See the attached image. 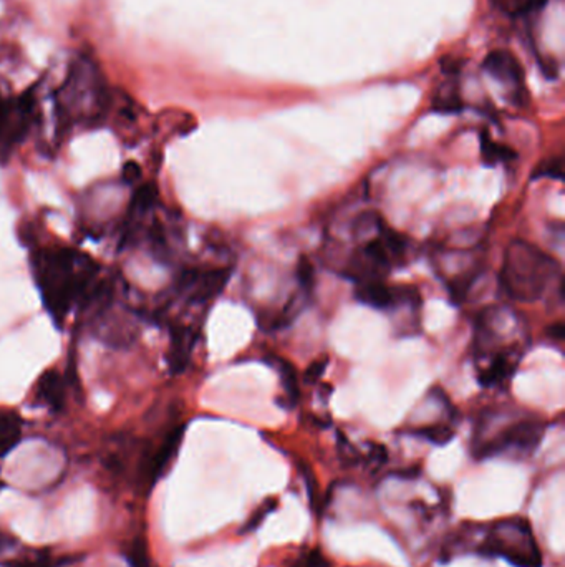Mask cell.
<instances>
[{
  "label": "cell",
  "mask_w": 565,
  "mask_h": 567,
  "mask_svg": "<svg viewBox=\"0 0 565 567\" xmlns=\"http://www.w3.org/2000/svg\"><path fill=\"white\" fill-rule=\"evenodd\" d=\"M30 264L44 308L56 326L84 302L98 279V264L72 248H42L32 254Z\"/></svg>",
  "instance_id": "obj_1"
},
{
  "label": "cell",
  "mask_w": 565,
  "mask_h": 567,
  "mask_svg": "<svg viewBox=\"0 0 565 567\" xmlns=\"http://www.w3.org/2000/svg\"><path fill=\"white\" fill-rule=\"evenodd\" d=\"M526 326L508 308H491L482 312L474 332V354L479 381L496 387L510 379L526 354Z\"/></svg>",
  "instance_id": "obj_2"
},
{
  "label": "cell",
  "mask_w": 565,
  "mask_h": 567,
  "mask_svg": "<svg viewBox=\"0 0 565 567\" xmlns=\"http://www.w3.org/2000/svg\"><path fill=\"white\" fill-rule=\"evenodd\" d=\"M108 90L98 68L90 60L80 58L56 95L58 133L64 135L75 125H98L108 112Z\"/></svg>",
  "instance_id": "obj_3"
},
{
  "label": "cell",
  "mask_w": 565,
  "mask_h": 567,
  "mask_svg": "<svg viewBox=\"0 0 565 567\" xmlns=\"http://www.w3.org/2000/svg\"><path fill=\"white\" fill-rule=\"evenodd\" d=\"M559 274V262L534 244L522 239L510 242L504 252L499 280L508 298L536 302Z\"/></svg>",
  "instance_id": "obj_4"
},
{
  "label": "cell",
  "mask_w": 565,
  "mask_h": 567,
  "mask_svg": "<svg viewBox=\"0 0 565 567\" xmlns=\"http://www.w3.org/2000/svg\"><path fill=\"white\" fill-rule=\"evenodd\" d=\"M478 551L484 556L506 559L516 567H540L542 554L529 522L522 518H510L496 522L488 531Z\"/></svg>",
  "instance_id": "obj_5"
},
{
  "label": "cell",
  "mask_w": 565,
  "mask_h": 567,
  "mask_svg": "<svg viewBox=\"0 0 565 567\" xmlns=\"http://www.w3.org/2000/svg\"><path fill=\"white\" fill-rule=\"evenodd\" d=\"M546 433V425L539 420H518L502 428L494 437L476 441L474 455L492 458L498 455L529 456L536 451Z\"/></svg>",
  "instance_id": "obj_6"
},
{
  "label": "cell",
  "mask_w": 565,
  "mask_h": 567,
  "mask_svg": "<svg viewBox=\"0 0 565 567\" xmlns=\"http://www.w3.org/2000/svg\"><path fill=\"white\" fill-rule=\"evenodd\" d=\"M35 116V95L27 92L19 98H0V157H7L19 147L30 131Z\"/></svg>",
  "instance_id": "obj_7"
},
{
  "label": "cell",
  "mask_w": 565,
  "mask_h": 567,
  "mask_svg": "<svg viewBox=\"0 0 565 567\" xmlns=\"http://www.w3.org/2000/svg\"><path fill=\"white\" fill-rule=\"evenodd\" d=\"M355 298L370 308L389 310L417 299L418 294L415 289L388 288L381 280H363L357 282Z\"/></svg>",
  "instance_id": "obj_8"
},
{
  "label": "cell",
  "mask_w": 565,
  "mask_h": 567,
  "mask_svg": "<svg viewBox=\"0 0 565 567\" xmlns=\"http://www.w3.org/2000/svg\"><path fill=\"white\" fill-rule=\"evenodd\" d=\"M185 437V425L181 427L173 428L169 433H167L163 443L159 445L158 450L151 455L148 463L143 468V478L146 484H155L158 481L159 478L165 474L171 461L175 460L177 450L181 447V441Z\"/></svg>",
  "instance_id": "obj_9"
},
{
  "label": "cell",
  "mask_w": 565,
  "mask_h": 567,
  "mask_svg": "<svg viewBox=\"0 0 565 567\" xmlns=\"http://www.w3.org/2000/svg\"><path fill=\"white\" fill-rule=\"evenodd\" d=\"M482 66L496 80L510 86H520L524 82V70L520 60L508 50H494L484 58Z\"/></svg>",
  "instance_id": "obj_10"
},
{
  "label": "cell",
  "mask_w": 565,
  "mask_h": 567,
  "mask_svg": "<svg viewBox=\"0 0 565 567\" xmlns=\"http://www.w3.org/2000/svg\"><path fill=\"white\" fill-rule=\"evenodd\" d=\"M196 344V330L191 327L177 326L171 330L169 369L171 372H183Z\"/></svg>",
  "instance_id": "obj_11"
},
{
  "label": "cell",
  "mask_w": 565,
  "mask_h": 567,
  "mask_svg": "<svg viewBox=\"0 0 565 567\" xmlns=\"http://www.w3.org/2000/svg\"><path fill=\"white\" fill-rule=\"evenodd\" d=\"M66 380L56 370H46L38 379L37 397L52 411H58L66 405Z\"/></svg>",
  "instance_id": "obj_12"
},
{
  "label": "cell",
  "mask_w": 565,
  "mask_h": 567,
  "mask_svg": "<svg viewBox=\"0 0 565 567\" xmlns=\"http://www.w3.org/2000/svg\"><path fill=\"white\" fill-rule=\"evenodd\" d=\"M22 438V420L19 415L5 413L0 415V458L10 453L19 445Z\"/></svg>",
  "instance_id": "obj_13"
},
{
  "label": "cell",
  "mask_w": 565,
  "mask_h": 567,
  "mask_svg": "<svg viewBox=\"0 0 565 567\" xmlns=\"http://www.w3.org/2000/svg\"><path fill=\"white\" fill-rule=\"evenodd\" d=\"M158 187L155 183H141L131 196L130 216L141 218L151 213L158 203Z\"/></svg>",
  "instance_id": "obj_14"
},
{
  "label": "cell",
  "mask_w": 565,
  "mask_h": 567,
  "mask_svg": "<svg viewBox=\"0 0 565 567\" xmlns=\"http://www.w3.org/2000/svg\"><path fill=\"white\" fill-rule=\"evenodd\" d=\"M481 153L484 161L488 165H491V167L496 165V163H508L510 159L516 158L514 149L492 141L491 137L488 133H482L481 135Z\"/></svg>",
  "instance_id": "obj_15"
},
{
  "label": "cell",
  "mask_w": 565,
  "mask_h": 567,
  "mask_svg": "<svg viewBox=\"0 0 565 567\" xmlns=\"http://www.w3.org/2000/svg\"><path fill=\"white\" fill-rule=\"evenodd\" d=\"M276 362H277L278 375H280V379H282L286 393H288V397H290V401L294 403V401L298 399V391H297L296 370H294V367H292L290 363L286 362V360H282V359H276Z\"/></svg>",
  "instance_id": "obj_16"
},
{
  "label": "cell",
  "mask_w": 565,
  "mask_h": 567,
  "mask_svg": "<svg viewBox=\"0 0 565 567\" xmlns=\"http://www.w3.org/2000/svg\"><path fill=\"white\" fill-rule=\"evenodd\" d=\"M126 559L130 562V567H156L153 564V559L149 558V551L145 541H133L131 548L126 552Z\"/></svg>",
  "instance_id": "obj_17"
},
{
  "label": "cell",
  "mask_w": 565,
  "mask_h": 567,
  "mask_svg": "<svg viewBox=\"0 0 565 567\" xmlns=\"http://www.w3.org/2000/svg\"><path fill=\"white\" fill-rule=\"evenodd\" d=\"M417 435L436 445H445L453 438V430L446 425H433V427L419 428Z\"/></svg>",
  "instance_id": "obj_18"
},
{
  "label": "cell",
  "mask_w": 565,
  "mask_h": 567,
  "mask_svg": "<svg viewBox=\"0 0 565 567\" xmlns=\"http://www.w3.org/2000/svg\"><path fill=\"white\" fill-rule=\"evenodd\" d=\"M436 112L454 113L461 110V98L458 96L456 92H446V94L436 95L435 102H433Z\"/></svg>",
  "instance_id": "obj_19"
},
{
  "label": "cell",
  "mask_w": 565,
  "mask_h": 567,
  "mask_svg": "<svg viewBox=\"0 0 565 567\" xmlns=\"http://www.w3.org/2000/svg\"><path fill=\"white\" fill-rule=\"evenodd\" d=\"M562 177H564V171H562V159L560 158L542 161L536 169V173L532 175V177H552V179H562Z\"/></svg>",
  "instance_id": "obj_20"
},
{
  "label": "cell",
  "mask_w": 565,
  "mask_h": 567,
  "mask_svg": "<svg viewBox=\"0 0 565 567\" xmlns=\"http://www.w3.org/2000/svg\"><path fill=\"white\" fill-rule=\"evenodd\" d=\"M297 278H298V282H300L302 288L306 289V290H310L312 282H314V270H312V266H310V262L306 258L298 260Z\"/></svg>",
  "instance_id": "obj_21"
},
{
  "label": "cell",
  "mask_w": 565,
  "mask_h": 567,
  "mask_svg": "<svg viewBox=\"0 0 565 567\" xmlns=\"http://www.w3.org/2000/svg\"><path fill=\"white\" fill-rule=\"evenodd\" d=\"M143 177V171L136 161H126L123 167H121V179L126 183V185H135L138 183L139 179Z\"/></svg>",
  "instance_id": "obj_22"
},
{
  "label": "cell",
  "mask_w": 565,
  "mask_h": 567,
  "mask_svg": "<svg viewBox=\"0 0 565 567\" xmlns=\"http://www.w3.org/2000/svg\"><path fill=\"white\" fill-rule=\"evenodd\" d=\"M292 567H328V562L320 554V551H310L308 554L298 559Z\"/></svg>",
  "instance_id": "obj_23"
},
{
  "label": "cell",
  "mask_w": 565,
  "mask_h": 567,
  "mask_svg": "<svg viewBox=\"0 0 565 567\" xmlns=\"http://www.w3.org/2000/svg\"><path fill=\"white\" fill-rule=\"evenodd\" d=\"M274 508H276V500H269V501L266 502V504L262 506V510H257V511L254 512V518L244 526V532H246V531L256 530L260 522L264 521V518H266Z\"/></svg>",
  "instance_id": "obj_24"
},
{
  "label": "cell",
  "mask_w": 565,
  "mask_h": 567,
  "mask_svg": "<svg viewBox=\"0 0 565 567\" xmlns=\"http://www.w3.org/2000/svg\"><path fill=\"white\" fill-rule=\"evenodd\" d=\"M66 562V559L62 561H46V559H35V561H24V562H17L12 567H56L60 564Z\"/></svg>",
  "instance_id": "obj_25"
},
{
  "label": "cell",
  "mask_w": 565,
  "mask_h": 567,
  "mask_svg": "<svg viewBox=\"0 0 565 567\" xmlns=\"http://www.w3.org/2000/svg\"><path fill=\"white\" fill-rule=\"evenodd\" d=\"M15 546V540L7 534V532H2L0 531V556L4 554V552H7L10 548H14Z\"/></svg>",
  "instance_id": "obj_26"
},
{
  "label": "cell",
  "mask_w": 565,
  "mask_h": 567,
  "mask_svg": "<svg viewBox=\"0 0 565 567\" xmlns=\"http://www.w3.org/2000/svg\"><path fill=\"white\" fill-rule=\"evenodd\" d=\"M549 335H550V339H554V340H564V324H562V322H557V324H554V326L549 329Z\"/></svg>",
  "instance_id": "obj_27"
},
{
  "label": "cell",
  "mask_w": 565,
  "mask_h": 567,
  "mask_svg": "<svg viewBox=\"0 0 565 567\" xmlns=\"http://www.w3.org/2000/svg\"><path fill=\"white\" fill-rule=\"evenodd\" d=\"M547 0H526V7L528 9H540L542 5H546Z\"/></svg>",
  "instance_id": "obj_28"
}]
</instances>
